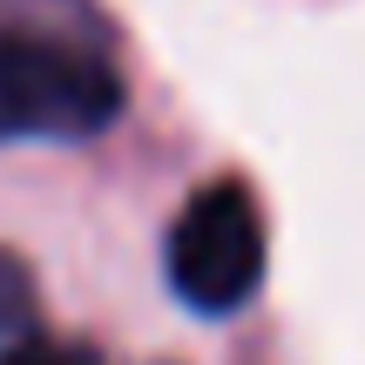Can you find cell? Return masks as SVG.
<instances>
[{
	"label": "cell",
	"mask_w": 365,
	"mask_h": 365,
	"mask_svg": "<svg viewBox=\"0 0 365 365\" xmlns=\"http://www.w3.org/2000/svg\"><path fill=\"white\" fill-rule=\"evenodd\" d=\"M122 115V75L95 41L0 27V143H81Z\"/></svg>",
	"instance_id": "1"
},
{
	"label": "cell",
	"mask_w": 365,
	"mask_h": 365,
	"mask_svg": "<svg viewBox=\"0 0 365 365\" xmlns=\"http://www.w3.org/2000/svg\"><path fill=\"white\" fill-rule=\"evenodd\" d=\"M264 284V210L250 182L223 176L182 203L170 223V291L203 318H230Z\"/></svg>",
	"instance_id": "2"
},
{
	"label": "cell",
	"mask_w": 365,
	"mask_h": 365,
	"mask_svg": "<svg viewBox=\"0 0 365 365\" xmlns=\"http://www.w3.org/2000/svg\"><path fill=\"white\" fill-rule=\"evenodd\" d=\"M34 271H27L14 250H0V345L34 339Z\"/></svg>",
	"instance_id": "3"
},
{
	"label": "cell",
	"mask_w": 365,
	"mask_h": 365,
	"mask_svg": "<svg viewBox=\"0 0 365 365\" xmlns=\"http://www.w3.org/2000/svg\"><path fill=\"white\" fill-rule=\"evenodd\" d=\"M0 365H102L95 345H68V339H21V345H0Z\"/></svg>",
	"instance_id": "4"
}]
</instances>
